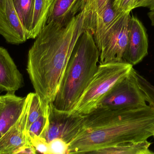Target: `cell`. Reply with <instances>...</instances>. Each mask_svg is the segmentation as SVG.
I'll list each match as a JSON object with an SVG mask.
<instances>
[{
  "label": "cell",
  "mask_w": 154,
  "mask_h": 154,
  "mask_svg": "<svg viewBox=\"0 0 154 154\" xmlns=\"http://www.w3.org/2000/svg\"><path fill=\"white\" fill-rule=\"evenodd\" d=\"M109 0H87L85 5V23L90 31L96 17L105 9Z\"/></svg>",
  "instance_id": "ac0fdd59"
},
{
  "label": "cell",
  "mask_w": 154,
  "mask_h": 154,
  "mask_svg": "<svg viewBox=\"0 0 154 154\" xmlns=\"http://www.w3.org/2000/svg\"><path fill=\"white\" fill-rule=\"evenodd\" d=\"M51 5L49 0H35L31 39H35L46 24Z\"/></svg>",
  "instance_id": "2e32d148"
},
{
  "label": "cell",
  "mask_w": 154,
  "mask_h": 154,
  "mask_svg": "<svg viewBox=\"0 0 154 154\" xmlns=\"http://www.w3.org/2000/svg\"><path fill=\"white\" fill-rule=\"evenodd\" d=\"M83 8L66 24H47L28 52L27 71L44 112L59 90L78 39L87 30Z\"/></svg>",
  "instance_id": "6da1fadb"
},
{
  "label": "cell",
  "mask_w": 154,
  "mask_h": 154,
  "mask_svg": "<svg viewBox=\"0 0 154 154\" xmlns=\"http://www.w3.org/2000/svg\"><path fill=\"white\" fill-rule=\"evenodd\" d=\"M122 14L115 11L113 7V0H109L105 9L96 17L90 31L93 35L94 41L99 51L108 32Z\"/></svg>",
  "instance_id": "4fadbf2b"
},
{
  "label": "cell",
  "mask_w": 154,
  "mask_h": 154,
  "mask_svg": "<svg viewBox=\"0 0 154 154\" xmlns=\"http://www.w3.org/2000/svg\"><path fill=\"white\" fill-rule=\"evenodd\" d=\"M143 7H147L151 11L154 10V0H147L143 4Z\"/></svg>",
  "instance_id": "484cf974"
},
{
  "label": "cell",
  "mask_w": 154,
  "mask_h": 154,
  "mask_svg": "<svg viewBox=\"0 0 154 154\" xmlns=\"http://www.w3.org/2000/svg\"><path fill=\"white\" fill-rule=\"evenodd\" d=\"M86 2L87 0H54L46 24L51 22L66 24L83 10Z\"/></svg>",
  "instance_id": "7c38bea8"
},
{
  "label": "cell",
  "mask_w": 154,
  "mask_h": 154,
  "mask_svg": "<svg viewBox=\"0 0 154 154\" xmlns=\"http://www.w3.org/2000/svg\"><path fill=\"white\" fill-rule=\"evenodd\" d=\"M5 104L0 112V138L15 123L22 112L26 97L17 96L13 93L5 95Z\"/></svg>",
  "instance_id": "5bb4252c"
},
{
  "label": "cell",
  "mask_w": 154,
  "mask_h": 154,
  "mask_svg": "<svg viewBox=\"0 0 154 154\" xmlns=\"http://www.w3.org/2000/svg\"><path fill=\"white\" fill-rule=\"evenodd\" d=\"M37 151L30 142L27 143L15 149L12 154H35Z\"/></svg>",
  "instance_id": "d4e9b609"
},
{
  "label": "cell",
  "mask_w": 154,
  "mask_h": 154,
  "mask_svg": "<svg viewBox=\"0 0 154 154\" xmlns=\"http://www.w3.org/2000/svg\"><path fill=\"white\" fill-rule=\"evenodd\" d=\"M48 121L49 112L42 114L29 127L27 131L28 137L41 136L47 128Z\"/></svg>",
  "instance_id": "ffe728a7"
},
{
  "label": "cell",
  "mask_w": 154,
  "mask_h": 154,
  "mask_svg": "<svg viewBox=\"0 0 154 154\" xmlns=\"http://www.w3.org/2000/svg\"><path fill=\"white\" fill-rule=\"evenodd\" d=\"M100 52L91 33L85 30L78 39L52 103L62 112L71 113L97 71Z\"/></svg>",
  "instance_id": "3957f363"
},
{
  "label": "cell",
  "mask_w": 154,
  "mask_h": 154,
  "mask_svg": "<svg viewBox=\"0 0 154 154\" xmlns=\"http://www.w3.org/2000/svg\"><path fill=\"white\" fill-rule=\"evenodd\" d=\"M148 45L145 27L137 17L131 16L127 45L123 56L124 62L133 66L141 62L148 55Z\"/></svg>",
  "instance_id": "ba28073f"
},
{
  "label": "cell",
  "mask_w": 154,
  "mask_h": 154,
  "mask_svg": "<svg viewBox=\"0 0 154 154\" xmlns=\"http://www.w3.org/2000/svg\"><path fill=\"white\" fill-rule=\"evenodd\" d=\"M31 93L26 96L22 112L18 120L0 138V154H12L14 151L30 142L27 123Z\"/></svg>",
  "instance_id": "30bf717a"
},
{
  "label": "cell",
  "mask_w": 154,
  "mask_h": 154,
  "mask_svg": "<svg viewBox=\"0 0 154 154\" xmlns=\"http://www.w3.org/2000/svg\"><path fill=\"white\" fill-rule=\"evenodd\" d=\"M49 1L52 4V2H53V1H54V0H49Z\"/></svg>",
  "instance_id": "f546056e"
},
{
  "label": "cell",
  "mask_w": 154,
  "mask_h": 154,
  "mask_svg": "<svg viewBox=\"0 0 154 154\" xmlns=\"http://www.w3.org/2000/svg\"><path fill=\"white\" fill-rule=\"evenodd\" d=\"M133 66L125 62L100 64L87 88L70 113L86 115L97 108L113 86Z\"/></svg>",
  "instance_id": "277c9868"
},
{
  "label": "cell",
  "mask_w": 154,
  "mask_h": 154,
  "mask_svg": "<svg viewBox=\"0 0 154 154\" xmlns=\"http://www.w3.org/2000/svg\"><path fill=\"white\" fill-rule=\"evenodd\" d=\"M50 154H68L69 144L60 139L56 138L49 143Z\"/></svg>",
  "instance_id": "7402d4cb"
},
{
  "label": "cell",
  "mask_w": 154,
  "mask_h": 154,
  "mask_svg": "<svg viewBox=\"0 0 154 154\" xmlns=\"http://www.w3.org/2000/svg\"><path fill=\"white\" fill-rule=\"evenodd\" d=\"M24 85L23 77L4 48L0 47V91L14 94Z\"/></svg>",
  "instance_id": "8fae6325"
},
{
  "label": "cell",
  "mask_w": 154,
  "mask_h": 154,
  "mask_svg": "<svg viewBox=\"0 0 154 154\" xmlns=\"http://www.w3.org/2000/svg\"><path fill=\"white\" fill-rule=\"evenodd\" d=\"M84 115L59 111L50 105L49 121L41 137L49 143L60 138L69 144L79 133L83 125Z\"/></svg>",
  "instance_id": "8992f818"
},
{
  "label": "cell",
  "mask_w": 154,
  "mask_h": 154,
  "mask_svg": "<svg viewBox=\"0 0 154 154\" xmlns=\"http://www.w3.org/2000/svg\"><path fill=\"white\" fill-rule=\"evenodd\" d=\"M5 104V95L4 96H0V112L2 111L3 108L4 107Z\"/></svg>",
  "instance_id": "f1b7e54d"
},
{
  "label": "cell",
  "mask_w": 154,
  "mask_h": 154,
  "mask_svg": "<svg viewBox=\"0 0 154 154\" xmlns=\"http://www.w3.org/2000/svg\"><path fill=\"white\" fill-rule=\"evenodd\" d=\"M148 17L150 19V21L151 22V24L152 26H154V10L153 11H151L149 12L147 14Z\"/></svg>",
  "instance_id": "83f0119b"
},
{
  "label": "cell",
  "mask_w": 154,
  "mask_h": 154,
  "mask_svg": "<svg viewBox=\"0 0 154 154\" xmlns=\"http://www.w3.org/2000/svg\"><path fill=\"white\" fill-rule=\"evenodd\" d=\"M30 142L38 152L50 154L49 145L44 137L34 136L28 137Z\"/></svg>",
  "instance_id": "603a6c76"
},
{
  "label": "cell",
  "mask_w": 154,
  "mask_h": 154,
  "mask_svg": "<svg viewBox=\"0 0 154 154\" xmlns=\"http://www.w3.org/2000/svg\"><path fill=\"white\" fill-rule=\"evenodd\" d=\"M0 34L11 44H21L28 39L12 0H0Z\"/></svg>",
  "instance_id": "9c48e42d"
},
{
  "label": "cell",
  "mask_w": 154,
  "mask_h": 154,
  "mask_svg": "<svg viewBox=\"0 0 154 154\" xmlns=\"http://www.w3.org/2000/svg\"><path fill=\"white\" fill-rule=\"evenodd\" d=\"M153 136L154 137V134Z\"/></svg>",
  "instance_id": "4dcf8cb0"
},
{
  "label": "cell",
  "mask_w": 154,
  "mask_h": 154,
  "mask_svg": "<svg viewBox=\"0 0 154 154\" xmlns=\"http://www.w3.org/2000/svg\"><path fill=\"white\" fill-rule=\"evenodd\" d=\"M152 143L147 140L137 142L120 144L106 148H100L91 154H151L150 149Z\"/></svg>",
  "instance_id": "9a60e30c"
},
{
  "label": "cell",
  "mask_w": 154,
  "mask_h": 154,
  "mask_svg": "<svg viewBox=\"0 0 154 154\" xmlns=\"http://www.w3.org/2000/svg\"><path fill=\"white\" fill-rule=\"evenodd\" d=\"M12 2L25 30L27 39H31L35 0H12Z\"/></svg>",
  "instance_id": "e0dca14e"
},
{
  "label": "cell",
  "mask_w": 154,
  "mask_h": 154,
  "mask_svg": "<svg viewBox=\"0 0 154 154\" xmlns=\"http://www.w3.org/2000/svg\"><path fill=\"white\" fill-rule=\"evenodd\" d=\"M135 0H113V5L117 12L130 13L134 9Z\"/></svg>",
  "instance_id": "cb8c5ba5"
},
{
  "label": "cell",
  "mask_w": 154,
  "mask_h": 154,
  "mask_svg": "<svg viewBox=\"0 0 154 154\" xmlns=\"http://www.w3.org/2000/svg\"><path fill=\"white\" fill-rule=\"evenodd\" d=\"M136 75L138 85L144 94L146 102L149 103V105L154 108V86L137 71Z\"/></svg>",
  "instance_id": "44dd1931"
},
{
  "label": "cell",
  "mask_w": 154,
  "mask_h": 154,
  "mask_svg": "<svg viewBox=\"0 0 154 154\" xmlns=\"http://www.w3.org/2000/svg\"><path fill=\"white\" fill-rule=\"evenodd\" d=\"M136 71L133 67L129 73L112 87L97 108L118 109L147 105L144 94L138 85Z\"/></svg>",
  "instance_id": "5b68a950"
},
{
  "label": "cell",
  "mask_w": 154,
  "mask_h": 154,
  "mask_svg": "<svg viewBox=\"0 0 154 154\" xmlns=\"http://www.w3.org/2000/svg\"><path fill=\"white\" fill-rule=\"evenodd\" d=\"M48 112L45 113L44 112L41 105L38 96L35 93H31L27 123V131L31 125L35 122L41 115Z\"/></svg>",
  "instance_id": "d6986e66"
},
{
  "label": "cell",
  "mask_w": 154,
  "mask_h": 154,
  "mask_svg": "<svg viewBox=\"0 0 154 154\" xmlns=\"http://www.w3.org/2000/svg\"><path fill=\"white\" fill-rule=\"evenodd\" d=\"M154 134V108L98 107L84 115L83 127L69 143L68 154H91L109 146L147 140Z\"/></svg>",
  "instance_id": "7a4b0ae2"
},
{
  "label": "cell",
  "mask_w": 154,
  "mask_h": 154,
  "mask_svg": "<svg viewBox=\"0 0 154 154\" xmlns=\"http://www.w3.org/2000/svg\"><path fill=\"white\" fill-rule=\"evenodd\" d=\"M146 1H147V0H135L134 5V9L138 8V7H142L143 4Z\"/></svg>",
  "instance_id": "4316f807"
},
{
  "label": "cell",
  "mask_w": 154,
  "mask_h": 154,
  "mask_svg": "<svg viewBox=\"0 0 154 154\" xmlns=\"http://www.w3.org/2000/svg\"><path fill=\"white\" fill-rule=\"evenodd\" d=\"M130 17V13L121 14L108 32L100 50V64L124 62Z\"/></svg>",
  "instance_id": "52a82bcc"
}]
</instances>
